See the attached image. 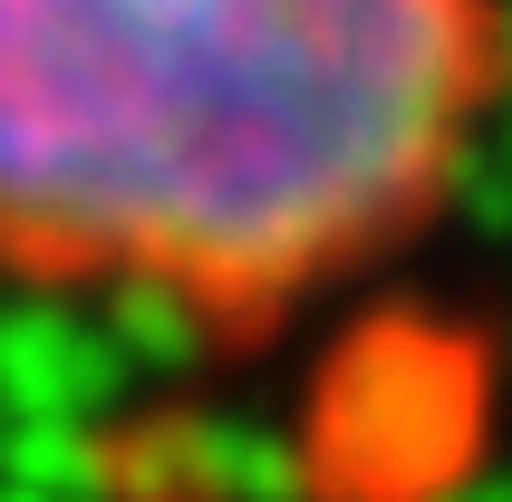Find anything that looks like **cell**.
Wrapping results in <instances>:
<instances>
[{
	"instance_id": "1",
	"label": "cell",
	"mask_w": 512,
	"mask_h": 502,
	"mask_svg": "<svg viewBox=\"0 0 512 502\" xmlns=\"http://www.w3.org/2000/svg\"><path fill=\"white\" fill-rule=\"evenodd\" d=\"M512 97V0H0V280L271 338L416 251Z\"/></svg>"
}]
</instances>
